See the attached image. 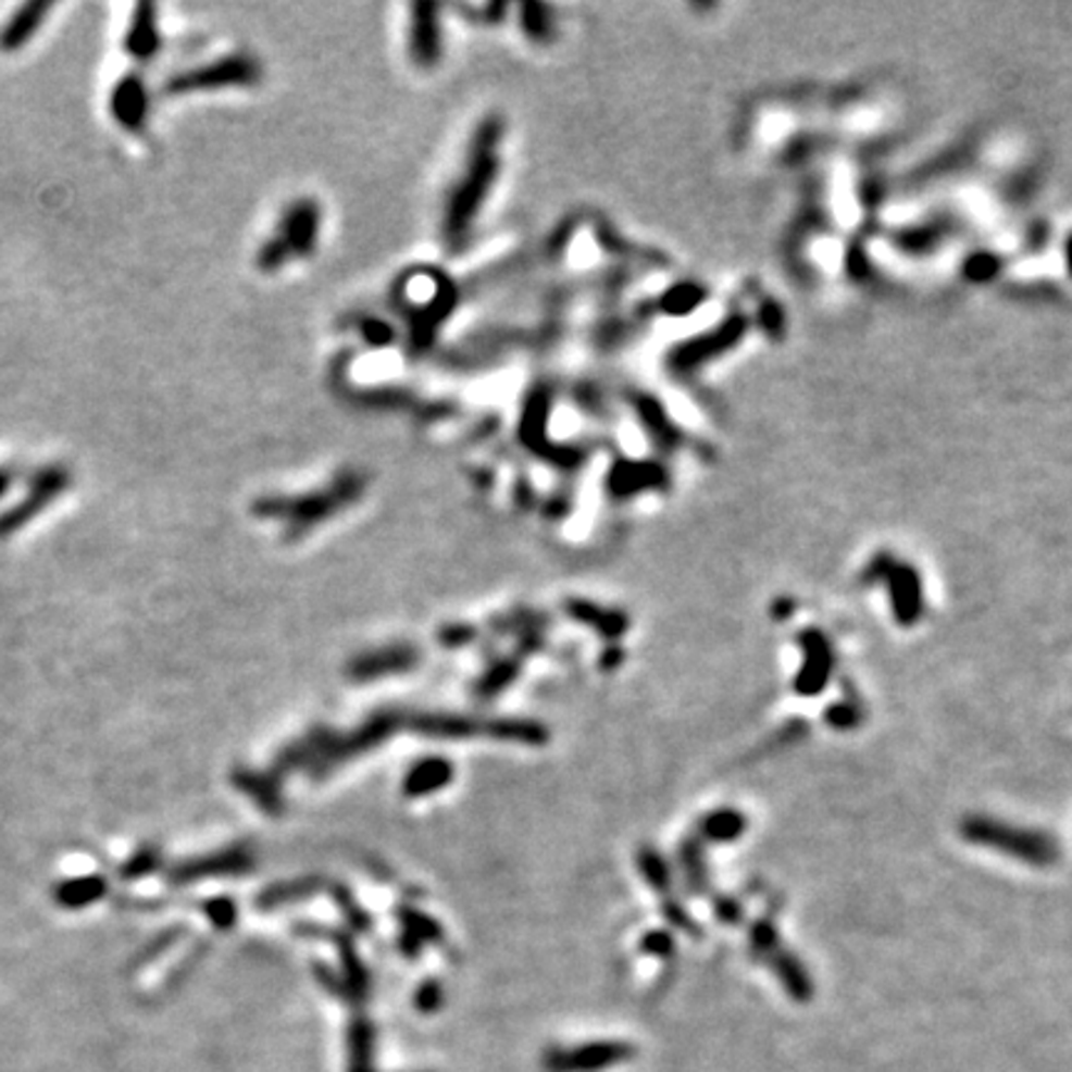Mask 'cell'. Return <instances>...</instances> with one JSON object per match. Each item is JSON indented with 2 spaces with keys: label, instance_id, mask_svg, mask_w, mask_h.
<instances>
[{
  "label": "cell",
  "instance_id": "6da1fadb",
  "mask_svg": "<svg viewBox=\"0 0 1072 1072\" xmlns=\"http://www.w3.org/2000/svg\"><path fill=\"white\" fill-rule=\"evenodd\" d=\"M499 147H502V122L487 120L477 129L474 142L470 147L468 164H464L460 182L454 184L450 199L445 207L442 219V236L450 249H462L464 241L470 239L474 216L485 207L487 195L495 187L499 172Z\"/></svg>",
  "mask_w": 1072,
  "mask_h": 1072
},
{
  "label": "cell",
  "instance_id": "7a4b0ae2",
  "mask_svg": "<svg viewBox=\"0 0 1072 1072\" xmlns=\"http://www.w3.org/2000/svg\"><path fill=\"white\" fill-rule=\"evenodd\" d=\"M319 232L321 209L315 207V201H296L281 219V226L261 246L259 266L263 271H276L294 257H309L315 249V241H319Z\"/></svg>",
  "mask_w": 1072,
  "mask_h": 1072
},
{
  "label": "cell",
  "instance_id": "3957f363",
  "mask_svg": "<svg viewBox=\"0 0 1072 1072\" xmlns=\"http://www.w3.org/2000/svg\"><path fill=\"white\" fill-rule=\"evenodd\" d=\"M70 487V472L60 464H50V468L40 470L35 474L33 482L25 489V497L21 502H15L11 509H5L0 514V539H8L15 532H21L28 526L35 516L46 512V509L55 502V499L63 495Z\"/></svg>",
  "mask_w": 1072,
  "mask_h": 1072
},
{
  "label": "cell",
  "instance_id": "277c9868",
  "mask_svg": "<svg viewBox=\"0 0 1072 1072\" xmlns=\"http://www.w3.org/2000/svg\"><path fill=\"white\" fill-rule=\"evenodd\" d=\"M259 77V65L253 63L251 58L234 55L224 58L219 63L204 65L187 70V73L174 75L170 83H166V92L170 95H187V92H199V90H224V87H244L257 83Z\"/></svg>",
  "mask_w": 1072,
  "mask_h": 1072
},
{
  "label": "cell",
  "instance_id": "5b68a950",
  "mask_svg": "<svg viewBox=\"0 0 1072 1072\" xmlns=\"http://www.w3.org/2000/svg\"><path fill=\"white\" fill-rule=\"evenodd\" d=\"M628 1058H634V1048L626 1043H588L574 1050L549 1052L544 1068L547 1072H601Z\"/></svg>",
  "mask_w": 1072,
  "mask_h": 1072
},
{
  "label": "cell",
  "instance_id": "8992f818",
  "mask_svg": "<svg viewBox=\"0 0 1072 1072\" xmlns=\"http://www.w3.org/2000/svg\"><path fill=\"white\" fill-rule=\"evenodd\" d=\"M149 108H152V98H149V87L142 75L127 73L114 83L110 92V114L122 129L142 135L149 122Z\"/></svg>",
  "mask_w": 1072,
  "mask_h": 1072
},
{
  "label": "cell",
  "instance_id": "52a82bcc",
  "mask_svg": "<svg viewBox=\"0 0 1072 1072\" xmlns=\"http://www.w3.org/2000/svg\"><path fill=\"white\" fill-rule=\"evenodd\" d=\"M410 55L420 67H435L442 55V25L435 5H415L410 21Z\"/></svg>",
  "mask_w": 1072,
  "mask_h": 1072
},
{
  "label": "cell",
  "instance_id": "ba28073f",
  "mask_svg": "<svg viewBox=\"0 0 1072 1072\" xmlns=\"http://www.w3.org/2000/svg\"><path fill=\"white\" fill-rule=\"evenodd\" d=\"M162 46V35L157 28V11L152 3H142L132 13L129 28L125 33V52L139 63H149Z\"/></svg>",
  "mask_w": 1072,
  "mask_h": 1072
},
{
  "label": "cell",
  "instance_id": "9c48e42d",
  "mask_svg": "<svg viewBox=\"0 0 1072 1072\" xmlns=\"http://www.w3.org/2000/svg\"><path fill=\"white\" fill-rule=\"evenodd\" d=\"M52 11V3H42V0H30L17 8L11 15V21L3 25L0 30V50L3 52H17L30 42L35 33L42 28L48 13Z\"/></svg>",
  "mask_w": 1072,
  "mask_h": 1072
},
{
  "label": "cell",
  "instance_id": "30bf717a",
  "mask_svg": "<svg viewBox=\"0 0 1072 1072\" xmlns=\"http://www.w3.org/2000/svg\"><path fill=\"white\" fill-rule=\"evenodd\" d=\"M969 832H971V837L978 839V842H988V845H996V847H1004V849L1013 847L1015 855L1025 857L1027 861H1048L1050 859L1048 842L1038 839V837L1031 839L1023 832H1008V830L996 827V824H981V822L971 824Z\"/></svg>",
  "mask_w": 1072,
  "mask_h": 1072
},
{
  "label": "cell",
  "instance_id": "8fae6325",
  "mask_svg": "<svg viewBox=\"0 0 1072 1072\" xmlns=\"http://www.w3.org/2000/svg\"><path fill=\"white\" fill-rule=\"evenodd\" d=\"M108 892H110L108 878H102L100 874L75 876L55 884V889H52V901H55L60 909L77 911L102 901L104 896H108Z\"/></svg>",
  "mask_w": 1072,
  "mask_h": 1072
},
{
  "label": "cell",
  "instance_id": "7c38bea8",
  "mask_svg": "<svg viewBox=\"0 0 1072 1072\" xmlns=\"http://www.w3.org/2000/svg\"><path fill=\"white\" fill-rule=\"evenodd\" d=\"M522 13H524V30L532 35L534 40H544V38H549V15H547V8L544 5H524L522 8Z\"/></svg>",
  "mask_w": 1072,
  "mask_h": 1072
},
{
  "label": "cell",
  "instance_id": "4fadbf2b",
  "mask_svg": "<svg viewBox=\"0 0 1072 1072\" xmlns=\"http://www.w3.org/2000/svg\"><path fill=\"white\" fill-rule=\"evenodd\" d=\"M157 851L152 849H139L137 855H132L125 864H122V878H139V876H145L152 872V869L157 867Z\"/></svg>",
  "mask_w": 1072,
  "mask_h": 1072
},
{
  "label": "cell",
  "instance_id": "5bb4252c",
  "mask_svg": "<svg viewBox=\"0 0 1072 1072\" xmlns=\"http://www.w3.org/2000/svg\"><path fill=\"white\" fill-rule=\"evenodd\" d=\"M11 485H13V472L0 468V497H3L5 491L11 489Z\"/></svg>",
  "mask_w": 1072,
  "mask_h": 1072
}]
</instances>
